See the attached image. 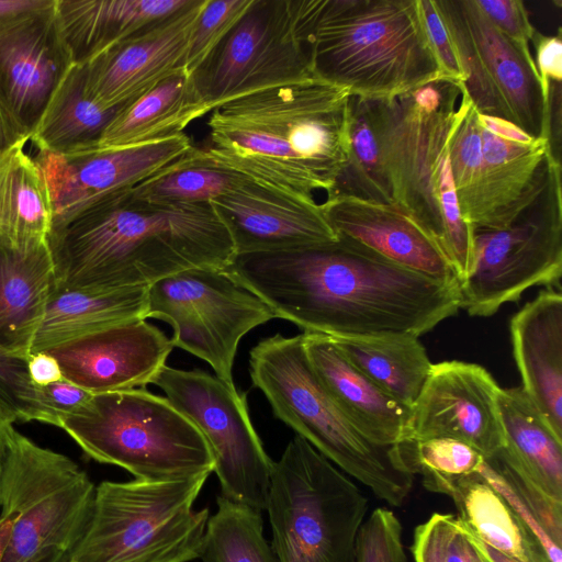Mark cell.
<instances>
[{
    "mask_svg": "<svg viewBox=\"0 0 562 562\" xmlns=\"http://www.w3.org/2000/svg\"><path fill=\"white\" fill-rule=\"evenodd\" d=\"M411 551L415 562H443L427 521L415 528Z\"/></svg>",
    "mask_w": 562,
    "mask_h": 562,
    "instance_id": "cell-53",
    "label": "cell"
},
{
    "mask_svg": "<svg viewBox=\"0 0 562 562\" xmlns=\"http://www.w3.org/2000/svg\"><path fill=\"white\" fill-rule=\"evenodd\" d=\"M55 288L47 239L16 241L0 232V350L27 361Z\"/></svg>",
    "mask_w": 562,
    "mask_h": 562,
    "instance_id": "cell-25",
    "label": "cell"
},
{
    "mask_svg": "<svg viewBox=\"0 0 562 562\" xmlns=\"http://www.w3.org/2000/svg\"><path fill=\"white\" fill-rule=\"evenodd\" d=\"M210 475L173 481H102L74 562H191L210 517L194 509Z\"/></svg>",
    "mask_w": 562,
    "mask_h": 562,
    "instance_id": "cell-8",
    "label": "cell"
},
{
    "mask_svg": "<svg viewBox=\"0 0 562 562\" xmlns=\"http://www.w3.org/2000/svg\"><path fill=\"white\" fill-rule=\"evenodd\" d=\"M312 0H252L193 74L202 98L217 105L262 89L314 78L306 32Z\"/></svg>",
    "mask_w": 562,
    "mask_h": 562,
    "instance_id": "cell-12",
    "label": "cell"
},
{
    "mask_svg": "<svg viewBox=\"0 0 562 562\" xmlns=\"http://www.w3.org/2000/svg\"><path fill=\"white\" fill-rule=\"evenodd\" d=\"M443 562H486L453 514H432L427 520Z\"/></svg>",
    "mask_w": 562,
    "mask_h": 562,
    "instance_id": "cell-45",
    "label": "cell"
},
{
    "mask_svg": "<svg viewBox=\"0 0 562 562\" xmlns=\"http://www.w3.org/2000/svg\"><path fill=\"white\" fill-rule=\"evenodd\" d=\"M213 108L182 68L125 104L102 134L99 148L135 146L183 134Z\"/></svg>",
    "mask_w": 562,
    "mask_h": 562,
    "instance_id": "cell-28",
    "label": "cell"
},
{
    "mask_svg": "<svg viewBox=\"0 0 562 562\" xmlns=\"http://www.w3.org/2000/svg\"><path fill=\"white\" fill-rule=\"evenodd\" d=\"M130 189L100 199L50 231L55 289L148 288L184 270L231 263L234 243L211 202L154 204Z\"/></svg>",
    "mask_w": 562,
    "mask_h": 562,
    "instance_id": "cell-2",
    "label": "cell"
},
{
    "mask_svg": "<svg viewBox=\"0 0 562 562\" xmlns=\"http://www.w3.org/2000/svg\"><path fill=\"white\" fill-rule=\"evenodd\" d=\"M366 101L392 205L443 251L445 240L464 241L470 226L460 212L449 159L452 133L472 104L463 85L440 78L390 99Z\"/></svg>",
    "mask_w": 562,
    "mask_h": 562,
    "instance_id": "cell-4",
    "label": "cell"
},
{
    "mask_svg": "<svg viewBox=\"0 0 562 562\" xmlns=\"http://www.w3.org/2000/svg\"><path fill=\"white\" fill-rule=\"evenodd\" d=\"M226 224L236 255L335 241L321 203L249 179L211 202Z\"/></svg>",
    "mask_w": 562,
    "mask_h": 562,
    "instance_id": "cell-21",
    "label": "cell"
},
{
    "mask_svg": "<svg viewBox=\"0 0 562 562\" xmlns=\"http://www.w3.org/2000/svg\"><path fill=\"white\" fill-rule=\"evenodd\" d=\"M63 429L83 453L144 481L210 475L211 450L199 429L167 397L144 389L93 394Z\"/></svg>",
    "mask_w": 562,
    "mask_h": 562,
    "instance_id": "cell-7",
    "label": "cell"
},
{
    "mask_svg": "<svg viewBox=\"0 0 562 562\" xmlns=\"http://www.w3.org/2000/svg\"><path fill=\"white\" fill-rule=\"evenodd\" d=\"M105 109L87 91L86 65H72L30 140L38 151L68 155L98 148L103 132L122 109Z\"/></svg>",
    "mask_w": 562,
    "mask_h": 562,
    "instance_id": "cell-32",
    "label": "cell"
},
{
    "mask_svg": "<svg viewBox=\"0 0 562 562\" xmlns=\"http://www.w3.org/2000/svg\"><path fill=\"white\" fill-rule=\"evenodd\" d=\"M351 93L316 78L228 100L209 113L206 155L303 199L329 196L349 157Z\"/></svg>",
    "mask_w": 562,
    "mask_h": 562,
    "instance_id": "cell-3",
    "label": "cell"
},
{
    "mask_svg": "<svg viewBox=\"0 0 562 562\" xmlns=\"http://www.w3.org/2000/svg\"><path fill=\"white\" fill-rule=\"evenodd\" d=\"M147 318L168 323L175 347L207 362L216 378L236 389L233 367L239 341L277 316L225 269L202 267L149 285Z\"/></svg>",
    "mask_w": 562,
    "mask_h": 562,
    "instance_id": "cell-13",
    "label": "cell"
},
{
    "mask_svg": "<svg viewBox=\"0 0 562 562\" xmlns=\"http://www.w3.org/2000/svg\"><path fill=\"white\" fill-rule=\"evenodd\" d=\"M12 524V514H0V562L10 539Z\"/></svg>",
    "mask_w": 562,
    "mask_h": 562,
    "instance_id": "cell-57",
    "label": "cell"
},
{
    "mask_svg": "<svg viewBox=\"0 0 562 562\" xmlns=\"http://www.w3.org/2000/svg\"><path fill=\"white\" fill-rule=\"evenodd\" d=\"M46 0H0V16L42 5Z\"/></svg>",
    "mask_w": 562,
    "mask_h": 562,
    "instance_id": "cell-56",
    "label": "cell"
},
{
    "mask_svg": "<svg viewBox=\"0 0 562 562\" xmlns=\"http://www.w3.org/2000/svg\"><path fill=\"white\" fill-rule=\"evenodd\" d=\"M330 338L380 389L402 405L413 406L432 366L418 336L391 333Z\"/></svg>",
    "mask_w": 562,
    "mask_h": 562,
    "instance_id": "cell-31",
    "label": "cell"
},
{
    "mask_svg": "<svg viewBox=\"0 0 562 562\" xmlns=\"http://www.w3.org/2000/svg\"><path fill=\"white\" fill-rule=\"evenodd\" d=\"M249 372L278 419L376 497L391 506L404 504L414 475L397 447L370 441L342 413L312 368L302 334L260 340L249 352Z\"/></svg>",
    "mask_w": 562,
    "mask_h": 562,
    "instance_id": "cell-6",
    "label": "cell"
},
{
    "mask_svg": "<svg viewBox=\"0 0 562 562\" xmlns=\"http://www.w3.org/2000/svg\"><path fill=\"white\" fill-rule=\"evenodd\" d=\"M26 370L31 382L38 386L64 379L57 360L46 351L31 355L26 361Z\"/></svg>",
    "mask_w": 562,
    "mask_h": 562,
    "instance_id": "cell-50",
    "label": "cell"
},
{
    "mask_svg": "<svg viewBox=\"0 0 562 562\" xmlns=\"http://www.w3.org/2000/svg\"><path fill=\"white\" fill-rule=\"evenodd\" d=\"M53 209L44 175L23 148L0 165V232L16 241L47 239Z\"/></svg>",
    "mask_w": 562,
    "mask_h": 562,
    "instance_id": "cell-34",
    "label": "cell"
},
{
    "mask_svg": "<svg viewBox=\"0 0 562 562\" xmlns=\"http://www.w3.org/2000/svg\"><path fill=\"white\" fill-rule=\"evenodd\" d=\"M69 560L68 552L52 548L42 552L31 562H69Z\"/></svg>",
    "mask_w": 562,
    "mask_h": 562,
    "instance_id": "cell-58",
    "label": "cell"
},
{
    "mask_svg": "<svg viewBox=\"0 0 562 562\" xmlns=\"http://www.w3.org/2000/svg\"><path fill=\"white\" fill-rule=\"evenodd\" d=\"M521 387L562 441V294L547 288L510 319Z\"/></svg>",
    "mask_w": 562,
    "mask_h": 562,
    "instance_id": "cell-24",
    "label": "cell"
},
{
    "mask_svg": "<svg viewBox=\"0 0 562 562\" xmlns=\"http://www.w3.org/2000/svg\"><path fill=\"white\" fill-rule=\"evenodd\" d=\"M35 396L26 362L0 350V397L15 412L18 420L27 422Z\"/></svg>",
    "mask_w": 562,
    "mask_h": 562,
    "instance_id": "cell-46",
    "label": "cell"
},
{
    "mask_svg": "<svg viewBox=\"0 0 562 562\" xmlns=\"http://www.w3.org/2000/svg\"><path fill=\"white\" fill-rule=\"evenodd\" d=\"M69 562H74L72 560H69Z\"/></svg>",
    "mask_w": 562,
    "mask_h": 562,
    "instance_id": "cell-59",
    "label": "cell"
},
{
    "mask_svg": "<svg viewBox=\"0 0 562 562\" xmlns=\"http://www.w3.org/2000/svg\"><path fill=\"white\" fill-rule=\"evenodd\" d=\"M302 339L322 384L358 430L379 446L395 447L403 442L411 408L357 369L330 337L303 333Z\"/></svg>",
    "mask_w": 562,
    "mask_h": 562,
    "instance_id": "cell-26",
    "label": "cell"
},
{
    "mask_svg": "<svg viewBox=\"0 0 562 562\" xmlns=\"http://www.w3.org/2000/svg\"><path fill=\"white\" fill-rule=\"evenodd\" d=\"M252 0H205L190 36L184 68L194 74L250 7Z\"/></svg>",
    "mask_w": 562,
    "mask_h": 562,
    "instance_id": "cell-40",
    "label": "cell"
},
{
    "mask_svg": "<svg viewBox=\"0 0 562 562\" xmlns=\"http://www.w3.org/2000/svg\"><path fill=\"white\" fill-rule=\"evenodd\" d=\"M505 445L495 456L550 498L562 502V441L521 386L496 397Z\"/></svg>",
    "mask_w": 562,
    "mask_h": 562,
    "instance_id": "cell-29",
    "label": "cell"
},
{
    "mask_svg": "<svg viewBox=\"0 0 562 562\" xmlns=\"http://www.w3.org/2000/svg\"><path fill=\"white\" fill-rule=\"evenodd\" d=\"M314 78L363 99H390L443 76L418 0H313Z\"/></svg>",
    "mask_w": 562,
    "mask_h": 562,
    "instance_id": "cell-5",
    "label": "cell"
},
{
    "mask_svg": "<svg viewBox=\"0 0 562 562\" xmlns=\"http://www.w3.org/2000/svg\"><path fill=\"white\" fill-rule=\"evenodd\" d=\"M368 509L359 486L304 438L273 462L266 510L279 562H353Z\"/></svg>",
    "mask_w": 562,
    "mask_h": 562,
    "instance_id": "cell-9",
    "label": "cell"
},
{
    "mask_svg": "<svg viewBox=\"0 0 562 562\" xmlns=\"http://www.w3.org/2000/svg\"><path fill=\"white\" fill-rule=\"evenodd\" d=\"M16 420L13 408L0 397V472L7 453L8 439Z\"/></svg>",
    "mask_w": 562,
    "mask_h": 562,
    "instance_id": "cell-54",
    "label": "cell"
},
{
    "mask_svg": "<svg viewBox=\"0 0 562 562\" xmlns=\"http://www.w3.org/2000/svg\"><path fill=\"white\" fill-rule=\"evenodd\" d=\"M446 495L458 518L492 549L519 562H550L537 538L480 474L456 481Z\"/></svg>",
    "mask_w": 562,
    "mask_h": 562,
    "instance_id": "cell-33",
    "label": "cell"
},
{
    "mask_svg": "<svg viewBox=\"0 0 562 562\" xmlns=\"http://www.w3.org/2000/svg\"><path fill=\"white\" fill-rule=\"evenodd\" d=\"M481 140L482 167L469 224L473 229H502L541 193L557 160L547 138L521 145L481 127Z\"/></svg>",
    "mask_w": 562,
    "mask_h": 562,
    "instance_id": "cell-23",
    "label": "cell"
},
{
    "mask_svg": "<svg viewBox=\"0 0 562 562\" xmlns=\"http://www.w3.org/2000/svg\"><path fill=\"white\" fill-rule=\"evenodd\" d=\"M173 347L160 329L137 318L45 351L57 360L66 380L98 394L144 389L166 366Z\"/></svg>",
    "mask_w": 562,
    "mask_h": 562,
    "instance_id": "cell-20",
    "label": "cell"
},
{
    "mask_svg": "<svg viewBox=\"0 0 562 562\" xmlns=\"http://www.w3.org/2000/svg\"><path fill=\"white\" fill-rule=\"evenodd\" d=\"M216 504L202 542V562H279L265 538L261 512L222 495Z\"/></svg>",
    "mask_w": 562,
    "mask_h": 562,
    "instance_id": "cell-36",
    "label": "cell"
},
{
    "mask_svg": "<svg viewBox=\"0 0 562 562\" xmlns=\"http://www.w3.org/2000/svg\"><path fill=\"white\" fill-rule=\"evenodd\" d=\"M531 43L536 49L535 63L540 77L544 103L549 110L550 85L562 81L561 30L559 29L558 34L552 36L536 31Z\"/></svg>",
    "mask_w": 562,
    "mask_h": 562,
    "instance_id": "cell-49",
    "label": "cell"
},
{
    "mask_svg": "<svg viewBox=\"0 0 562 562\" xmlns=\"http://www.w3.org/2000/svg\"><path fill=\"white\" fill-rule=\"evenodd\" d=\"M477 121L482 128L508 142L530 145L538 139L531 137L513 122L502 117L480 114L477 112Z\"/></svg>",
    "mask_w": 562,
    "mask_h": 562,
    "instance_id": "cell-51",
    "label": "cell"
},
{
    "mask_svg": "<svg viewBox=\"0 0 562 562\" xmlns=\"http://www.w3.org/2000/svg\"><path fill=\"white\" fill-rule=\"evenodd\" d=\"M477 7L506 37L514 42L521 52L532 57L530 43L536 29L521 0H475Z\"/></svg>",
    "mask_w": 562,
    "mask_h": 562,
    "instance_id": "cell-44",
    "label": "cell"
},
{
    "mask_svg": "<svg viewBox=\"0 0 562 562\" xmlns=\"http://www.w3.org/2000/svg\"><path fill=\"white\" fill-rule=\"evenodd\" d=\"M246 179L193 146L130 190L136 199L154 204L210 203Z\"/></svg>",
    "mask_w": 562,
    "mask_h": 562,
    "instance_id": "cell-35",
    "label": "cell"
},
{
    "mask_svg": "<svg viewBox=\"0 0 562 562\" xmlns=\"http://www.w3.org/2000/svg\"><path fill=\"white\" fill-rule=\"evenodd\" d=\"M192 147L183 133L121 148L98 147L68 155L38 151L34 159L49 192L52 229L100 199L136 186Z\"/></svg>",
    "mask_w": 562,
    "mask_h": 562,
    "instance_id": "cell-18",
    "label": "cell"
},
{
    "mask_svg": "<svg viewBox=\"0 0 562 562\" xmlns=\"http://www.w3.org/2000/svg\"><path fill=\"white\" fill-rule=\"evenodd\" d=\"M402 532V524L392 510L375 508L359 528L353 562H408Z\"/></svg>",
    "mask_w": 562,
    "mask_h": 562,
    "instance_id": "cell-41",
    "label": "cell"
},
{
    "mask_svg": "<svg viewBox=\"0 0 562 562\" xmlns=\"http://www.w3.org/2000/svg\"><path fill=\"white\" fill-rule=\"evenodd\" d=\"M397 449L406 469L420 474L428 491L445 495L456 481L479 474L485 461L473 447L452 438L406 441Z\"/></svg>",
    "mask_w": 562,
    "mask_h": 562,
    "instance_id": "cell-38",
    "label": "cell"
},
{
    "mask_svg": "<svg viewBox=\"0 0 562 562\" xmlns=\"http://www.w3.org/2000/svg\"><path fill=\"white\" fill-rule=\"evenodd\" d=\"M92 395L65 378L45 386L35 385L31 422L58 427L63 417L79 412Z\"/></svg>",
    "mask_w": 562,
    "mask_h": 562,
    "instance_id": "cell-43",
    "label": "cell"
},
{
    "mask_svg": "<svg viewBox=\"0 0 562 562\" xmlns=\"http://www.w3.org/2000/svg\"><path fill=\"white\" fill-rule=\"evenodd\" d=\"M461 521V520H460ZM462 527L472 542V544L476 548V550L481 553V555L486 560V562H519L515 559L508 558L503 553L492 549L486 543L481 541L462 521Z\"/></svg>",
    "mask_w": 562,
    "mask_h": 562,
    "instance_id": "cell-55",
    "label": "cell"
},
{
    "mask_svg": "<svg viewBox=\"0 0 562 562\" xmlns=\"http://www.w3.org/2000/svg\"><path fill=\"white\" fill-rule=\"evenodd\" d=\"M449 159L460 212L469 224L476 203L482 167L481 126L477 111L472 104L463 113L452 133Z\"/></svg>",
    "mask_w": 562,
    "mask_h": 562,
    "instance_id": "cell-39",
    "label": "cell"
},
{
    "mask_svg": "<svg viewBox=\"0 0 562 562\" xmlns=\"http://www.w3.org/2000/svg\"><path fill=\"white\" fill-rule=\"evenodd\" d=\"M498 390L491 373L479 364L459 360L432 363L411 407L403 442L452 438L485 459L494 457L505 445L496 404Z\"/></svg>",
    "mask_w": 562,
    "mask_h": 562,
    "instance_id": "cell-17",
    "label": "cell"
},
{
    "mask_svg": "<svg viewBox=\"0 0 562 562\" xmlns=\"http://www.w3.org/2000/svg\"><path fill=\"white\" fill-rule=\"evenodd\" d=\"M30 140L0 104V165Z\"/></svg>",
    "mask_w": 562,
    "mask_h": 562,
    "instance_id": "cell-52",
    "label": "cell"
},
{
    "mask_svg": "<svg viewBox=\"0 0 562 562\" xmlns=\"http://www.w3.org/2000/svg\"><path fill=\"white\" fill-rule=\"evenodd\" d=\"M147 288L55 289L35 335L31 355L104 327L146 319Z\"/></svg>",
    "mask_w": 562,
    "mask_h": 562,
    "instance_id": "cell-30",
    "label": "cell"
},
{
    "mask_svg": "<svg viewBox=\"0 0 562 562\" xmlns=\"http://www.w3.org/2000/svg\"><path fill=\"white\" fill-rule=\"evenodd\" d=\"M190 0H56L74 65H87L116 42L177 12Z\"/></svg>",
    "mask_w": 562,
    "mask_h": 562,
    "instance_id": "cell-27",
    "label": "cell"
},
{
    "mask_svg": "<svg viewBox=\"0 0 562 562\" xmlns=\"http://www.w3.org/2000/svg\"><path fill=\"white\" fill-rule=\"evenodd\" d=\"M479 474L505 498L514 512L519 516L522 522L528 527V529L541 544L549 561L562 562L561 547L557 546L549 538L527 505L520 499V497L517 495L504 475L488 459H485Z\"/></svg>",
    "mask_w": 562,
    "mask_h": 562,
    "instance_id": "cell-47",
    "label": "cell"
},
{
    "mask_svg": "<svg viewBox=\"0 0 562 562\" xmlns=\"http://www.w3.org/2000/svg\"><path fill=\"white\" fill-rule=\"evenodd\" d=\"M72 65L56 0L0 16V104L29 139Z\"/></svg>",
    "mask_w": 562,
    "mask_h": 562,
    "instance_id": "cell-16",
    "label": "cell"
},
{
    "mask_svg": "<svg viewBox=\"0 0 562 562\" xmlns=\"http://www.w3.org/2000/svg\"><path fill=\"white\" fill-rule=\"evenodd\" d=\"M153 384L202 434L213 457L221 495L266 510L274 461L252 426L247 394L204 370L167 364Z\"/></svg>",
    "mask_w": 562,
    "mask_h": 562,
    "instance_id": "cell-15",
    "label": "cell"
},
{
    "mask_svg": "<svg viewBox=\"0 0 562 562\" xmlns=\"http://www.w3.org/2000/svg\"><path fill=\"white\" fill-rule=\"evenodd\" d=\"M334 195L392 205L367 101L357 95H351L350 102L349 157L329 196Z\"/></svg>",
    "mask_w": 562,
    "mask_h": 562,
    "instance_id": "cell-37",
    "label": "cell"
},
{
    "mask_svg": "<svg viewBox=\"0 0 562 562\" xmlns=\"http://www.w3.org/2000/svg\"><path fill=\"white\" fill-rule=\"evenodd\" d=\"M94 483L69 457L15 428L0 472V514H12L1 562H31L48 549L70 553L90 522Z\"/></svg>",
    "mask_w": 562,
    "mask_h": 562,
    "instance_id": "cell-10",
    "label": "cell"
},
{
    "mask_svg": "<svg viewBox=\"0 0 562 562\" xmlns=\"http://www.w3.org/2000/svg\"><path fill=\"white\" fill-rule=\"evenodd\" d=\"M420 14L430 46L436 55L445 77L462 82L458 60L437 11L435 0H418Z\"/></svg>",
    "mask_w": 562,
    "mask_h": 562,
    "instance_id": "cell-48",
    "label": "cell"
},
{
    "mask_svg": "<svg viewBox=\"0 0 562 562\" xmlns=\"http://www.w3.org/2000/svg\"><path fill=\"white\" fill-rule=\"evenodd\" d=\"M321 204L337 235L352 238L408 270L460 285L439 244L398 207L347 195L329 196Z\"/></svg>",
    "mask_w": 562,
    "mask_h": 562,
    "instance_id": "cell-22",
    "label": "cell"
},
{
    "mask_svg": "<svg viewBox=\"0 0 562 562\" xmlns=\"http://www.w3.org/2000/svg\"><path fill=\"white\" fill-rule=\"evenodd\" d=\"M225 270L304 333L420 336L461 308L460 285L408 270L363 244L235 255Z\"/></svg>",
    "mask_w": 562,
    "mask_h": 562,
    "instance_id": "cell-1",
    "label": "cell"
},
{
    "mask_svg": "<svg viewBox=\"0 0 562 562\" xmlns=\"http://www.w3.org/2000/svg\"><path fill=\"white\" fill-rule=\"evenodd\" d=\"M473 262L460 284L461 308L492 316L535 285L560 289L562 272L561 164L537 199L502 229H473Z\"/></svg>",
    "mask_w": 562,
    "mask_h": 562,
    "instance_id": "cell-11",
    "label": "cell"
},
{
    "mask_svg": "<svg viewBox=\"0 0 562 562\" xmlns=\"http://www.w3.org/2000/svg\"><path fill=\"white\" fill-rule=\"evenodd\" d=\"M435 4L474 109L549 140V110L533 57L497 30L475 0H435Z\"/></svg>",
    "mask_w": 562,
    "mask_h": 562,
    "instance_id": "cell-14",
    "label": "cell"
},
{
    "mask_svg": "<svg viewBox=\"0 0 562 562\" xmlns=\"http://www.w3.org/2000/svg\"><path fill=\"white\" fill-rule=\"evenodd\" d=\"M504 475L520 499L530 509L541 528L559 547L562 546V502L542 493L525 477L520 476L497 456L488 459Z\"/></svg>",
    "mask_w": 562,
    "mask_h": 562,
    "instance_id": "cell-42",
    "label": "cell"
},
{
    "mask_svg": "<svg viewBox=\"0 0 562 562\" xmlns=\"http://www.w3.org/2000/svg\"><path fill=\"white\" fill-rule=\"evenodd\" d=\"M205 0L111 45L87 65V91L101 106H124L184 68L189 41Z\"/></svg>",
    "mask_w": 562,
    "mask_h": 562,
    "instance_id": "cell-19",
    "label": "cell"
}]
</instances>
